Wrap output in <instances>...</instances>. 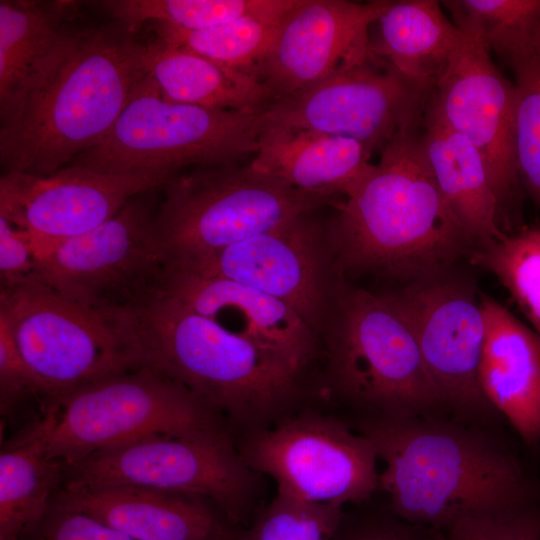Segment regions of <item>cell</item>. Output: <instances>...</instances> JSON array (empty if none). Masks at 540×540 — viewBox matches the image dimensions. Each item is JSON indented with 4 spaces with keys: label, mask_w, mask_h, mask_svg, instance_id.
I'll return each mask as SVG.
<instances>
[{
    "label": "cell",
    "mask_w": 540,
    "mask_h": 540,
    "mask_svg": "<svg viewBox=\"0 0 540 540\" xmlns=\"http://www.w3.org/2000/svg\"><path fill=\"white\" fill-rule=\"evenodd\" d=\"M455 268L389 292L408 320L449 416L493 428L501 416L484 396L479 369L485 323L470 278Z\"/></svg>",
    "instance_id": "4fadbf2b"
},
{
    "label": "cell",
    "mask_w": 540,
    "mask_h": 540,
    "mask_svg": "<svg viewBox=\"0 0 540 540\" xmlns=\"http://www.w3.org/2000/svg\"><path fill=\"white\" fill-rule=\"evenodd\" d=\"M429 102L443 122L480 153L503 216L519 181L514 84L495 67L485 45L466 35Z\"/></svg>",
    "instance_id": "e0dca14e"
},
{
    "label": "cell",
    "mask_w": 540,
    "mask_h": 540,
    "mask_svg": "<svg viewBox=\"0 0 540 540\" xmlns=\"http://www.w3.org/2000/svg\"><path fill=\"white\" fill-rule=\"evenodd\" d=\"M38 262L39 255L31 236L0 217V289L31 279Z\"/></svg>",
    "instance_id": "74e56055"
},
{
    "label": "cell",
    "mask_w": 540,
    "mask_h": 540,
    "mask_svg": "<svg viewBox=\"0 0 540 540\" xmlns=\"http://www.w3.org/2000/svg\"><path fill=\"white\" fill-rule=\"evenodd\" d=\"M423 115L388 142L378 163L337 204L329 242L340 272L410 282L455 268L477 248L434 179Z\"/></svg>",
    "instance_id": "3957f363"
},
{
    "label": "cell",
    "mask_w": 540,
    "mask_h": 540,
    "mask_svg": "<svg viewBox=\"0 0 540 540\" xmlns=\"http://www.w3.org/2000/svg\"><path fill=\"white\" fill-rule=\"evenodd\" d=\"M0 321L39 382L46 407L135 367L106 315L36 279L0 289Z\"/></svg>",
    "instance_id": "30bf717a"
},
{
    "label": "cell",
    "mask_w": 540,
    "mask_h": 540,
    "mask_svg": "<svg viewBox=\"0 0 540 540\" xmlns=\"http://www.w3.org/2000/svg\"><path fill=\"white\" fill-rule=\"evenodd\" d=\"M469 259L500 281L540 336V224L505 232Z\"/></svg>",
    "instance_id": "4dcf8cb0"
},
{
    "label": "cell",
    "mask_w": 540,
    "mask_h": 540,
    "mask_svg": "<svg viewBox=\"0 0 540 540\" xmlns=\"http://www.w3.org/2000/svg\"><path fill=\"white\" fill-rule=\"evenodd\" d=\"M390 3L298 0L284 16L254 77L275 102L368 60L369 28Z\"/></svg>",
    "instance_id": "2e32d148"
},
{
    "label": "cell",
    "mask_w": 540,
    "mask_h": 540,
    "mask_svg": "<svg viewBox=\"0 0 540 540\" xmlns=\"http://www.w3.org/2000/svg\"><path fill=\"white\" fill-rule=\"evenodd\" d=\"M494 52L514 75L519 179L540 208V27Z\"/></svg>",
    "instance_id": "83f0119b"
},
{
    "label": "cell",
    "mask_w": 540,
    "mask_h": 540,
    "mask_svg": "<svg viewBox=\"0 0 540 540\" xmlns=\"http://www.w3.org/2000/svg\"><path fill=\"white\" fill-rule=\"evenodd\" d=\"M141 57L145 75L169 101L248 112L260 111L272 102L252 75L158 38L142 44Z\"/></svg>",
    "instance_id": "d4e9b609"
},
{
    "label": "cell",
    "mask_w": 540,
    "mask_h": 540,
    "mask_svg": "<svg viewBox=\"0 0 540 540\" xmlns=\"http://www.w3.org/2000/svg\"><path fill=\"white\" fill-rule=\"evenodd\" d=\"M237 448L252 471L275 481L278 494L297 500L343 507L378 491L373 444L334 417L292 413L245 434Z\"/></svg>",
    "instance_id": "7c38bea8"
},
{
    "label": "cell",
    "mask_w": 540,
    "mask_h": 540,
    "mask_svg": "<svg viewBox=\"0 0 540 540\" xmlns=\"http://www.w3.org/2000/svg\"><path fill=\"white\" fill-rule=\"evenodd\" d=\"M335 301L327 339L331 392L361 417L449 415L390 294L340 286Z\"/></svg>",
    "instance_id": "5b68a950"
},
{
    "label": "cell",
    "mask_w": 540,
    "mask_h": 540,
    "mask_svg": "<svg viewBox=\"0 0 540 540\" xmlns=\"http://www.w3.org/2000/svg\"><path fill=\"white\" fill-rule=\"evenodd\" d=\"M447 534L449 540H540V503L512 512L467 518Z\"/></svg>",
    "instance_id": "e575fe53"
},
{
    "label": "cell",
    "mask_w": 540,
    "mask_h": 540,
    "mask_svg": "<svg viewBox=\"0 0 540 540\" xmlns=\"http://www.w3.org/2000/svg\"><path fill=\"white\" fill-rule=\"evenodd\" d=\"M385 467L378 490L401 519L448 532L472 517L540 503V486L494 428L449 415L360 417Z\"/></svg>",
    "instance_id": "6da1fadb"
},
{
    "label": "cell",
    "mask_w": 540,
    "mask_h": 540,
    "mask_svg": "<svg viewBox=\"0 0 540 540\" xmlns=\"http://www.w3.org/2000/svg\"><path fill=\"white\" fill-rule=\"evenodd\" d=\"M261 111L172 102L144 75L108 135L71 164L111 174L171 176L188 166L239 164L257 152Z\"/></svg>",
    "instance_id": "52a82bcc"
},
{
    "label": "cell",
    "mask_w": 540,
    "mask_h": 540,
    "mask_svg": "<svg viewBox=\"0 0 540 540\" xmlns=\"http://www.w3.org/2000/svg\"><path fill=\"white\" fill-rule=\"evenodd\" d=\"M132 35L117 22L81 30L46 89L0 128L2 173L50 175L108 135L145 75Z\"/></svg>",
    "instance_id": "277c9868"
},
{
    "label": "cell",
    "mask_w": 540,
    "mask_h": 540,
    "mask_svg": "<svg viewBox=\"0 0 540 540\" xmlns=\"http://www.w3.org/2000/svg\"><path fill=\"white\" fill-rule=\"evenodd\" d=\"M436 0L391 1L377 20L371 52L404 76L434 86L466 35Z\"/></svg>",
    "instance_id": "4316f807"
},
{
    "label": "cell",
    "mask_w": 540,
    "mask_h": 540,
    "mask_svg": "<svg viewBox=\"0 0 540 540\" xmlns=\"http://www.w3.org/2000/svg\"><path fill=\"white\" fill-rule=\"evenodd\" d=\"M160 192L133 197L100 226L51 247L32 278L102 314L157 294L164 269L153 228Z\"/></svg>",
    "instance_id": "8fae6325"
},
{
    "label": "cell",
    "mask_w": 540,
    "mask_h": 540,
    "mask_svg": "<svg viewBox=\"0 0 540 540\" xmlns=\"http://www.w3.org/2000/svg\"><path fill=\"white\" fill-rule=\"evenodd\" d=\"M172 177L111 174L72 164L46 176L2 173L0 217L31 236L40 258L54 245L108 221L133 197L162 188Z\"/></svg>",
    "instance_id": "9a60e30c"
},
{
    "label": "cell",
    "mask_w": 540,
    "mask_h": 540,
    "mask_svg": "<svg viewBox=\"0 0 540 540\" xmlns=\"http://www.w3.org/2000/svg\"><path fill=\"white\" fill-rule=\"evenodd\" d=\"M294 6L244 16L198 31L179 30L158 24L155 28L158 39L167 44L197 53L254 77V71L271 47L284 16Z\"/></svg>",
    "instance_id": "f1b7e54d"
},
{
    "label": "cell",
    "mask_w": 540,
    "mask_h": 540,
    "mask_svg": "<svg viewBox=\"0 0 540 540\" xmlns=\"http://www.w3.org/2000/svg\"><path fill=\"white\" fill-rule=\"evenodd\" d=\"M453 23L485 47L500 46L540 27V0H445Z\"/></svg>",
    "instance_id": "1f68e13d"
},
{
    "label": "cell",
    "mask_w": 540,
    "mask_h": 540,
    "mask_svg": "<svg viewBox=\"0 0 540 540\" xmlns=\"http://www.w3.org/2000/svg\"><path fill=\"white\" fill-rule=\"evenodd\" d=\"M54 499L137 540H243L209 500L132 486L60 488Z\"/></svg>",
    "instance_id": "44dd1931"
},
{
    "label": "cell",
    "mask_w": 540,
    "mask_h": 540,
    "mask_svg": "<svg viewBox=\"0 0 540 540\" xmlns=\"http://www.w3.org/2000/svg\"><path fill=\"white\" fill-rule=\"evenodd\" d=\"M135 367L178 382L246 434L292 414L305 367L234 334L174 297L157 294L106 313Z\"/></svg>",
    "instance_id": "7a4b0ae2"
},
{
    "label": "cell",
    "mask_w": 540,
    "mask_h": 540,
    "mask_svg": "<svg viewBox=\"0 0 540 540\" xmlns=\"http://www.w3.org/2000/svg\"><path fill=\"white\" fill-rule=\"evenodd\" d=\"M58 404L45 408L28 431L0 453V540H21L47 511L60 489L66 466L47 453Z\"/></svg>",
    "instance_id": "484cf974"
},
{
    "label": "cell",
    "mask_w": 540,
    "mask_h": 540,
    "mask_svg": "<svg viewBox=\"0 0 540 540\" xmlns=\"http://www.w3.org/2000/svg\"><path fill=\"white\" fill-rule=\"evenodd\" d=\"M480 304L482 392L525 444L534 446L540 442V336L492 297L480 294Z\"/></svg>",
    "instance_id": "7402d4cb"
},
{
    "label": "cell",
    "mask_w": 540,
    "mask_h": 540,
    "mask_svg": "<svg viewBox=\"0 0 540 540\" xmlns=\"http://www.w3.org/2000/svg\"><path fill=\"white\" fill-rule=\"evenodd\" d=\"M434 86L410 79L374 55L265 106L261 126L280 125L358 141L381 152L420 118Z\"/></svg>",
    "instance_id": "5bb4252c"
},
{
    "label": "cell",
    "mask_w": 540,
    "mask_h": 540,
    "mask_svg": "<svg viewBox=\"0 0 540 540\" xmlns=\"http://www.w3.org/2000/svg\"><path fill=\"white\" fill-rule=\"evenodd\" d=\"M255 472L229 429L153 436L97 452L66 469L60 488L132 486L212 502L235 526L249 518Z\"/></svg>",
    "instance_id": "9c48e42d"
},
{
    "label": "cell",
    "mask_w": 540,
    "mask_h": 540,
    "mask_svg": "<svg viewBox=\"0 0 540 540\" xmlns=\"http://www.w3.org/2000/svg\"><path fill=\"white\" fill-rule=\"evenodd\" d=\"M423 141L441 194L477 248L502 237L501 208L480 153L443 122L429 99L423 115Z\"/></svg>",
    "instance_id": "cb8c5ba5"
},
{
    "label": "cell",
    "mask_w": 540,
    "mask_h": 540,
    "mask_svg": "<svg viewBox=\"0 0 540 540\" xmlns=\"http://www.w3.org/2000/svg\"><path fill=\"white\" fill-rule=\"evenodd\" d=\"M335 540H449V537L441 529L405 521L386 507L352 518L344 516Z\"/></svg>",
    "instance_id": "d590c367"
},
{
    "label": "cell",
    "mask_w": 540,
    "mask_h": 540,
    "mask_svg": "<svg viewBox=\"0 0 540 540\" xmlns=\"http://www.w3.org/2000/svg\"><path fill=\"white\" fill-rule=\"evenodd\" d=\"M57 404L47 453L66 467L148 437L230 429L184 386L143 366L88 384Z\"/></svg>",
    "instance_id": "ba28073f"
},
{
    "label": "cell",
    "mask_w": 540,
    "mask_h": 540,
    "mask_svg": "<svg viewBox=\"0 0 540 540\" xmlns=\"http://www.w3.org/2000/svg\"><path fill=\"white\" fill-rule=\"evenodd\" d=\"M297 0H103L97 5L133 33L148 21L198 31L253 14L291 8Z\"/></svg>",
    "instance_id": "f546056e"
},
{
    "label": "cell",
    "mask_w": 540,
    "mask_h": 540,
    "mask_svg": "<svg viewBox=\"0 0 540 540\" xmlns=\"http://www.w3.org/2000/svg\"><path fill=\"white\" fill-rule=\"evenodd\" d=\"M319 244L317 228L306 216L185 265L170 267L253 288L292 308L317 333L326 301Z\"/></svg>",
    "instance_id": "ac0fdd59"
},
{
    "label": "cell",
    "mask_w": 540,
    "mask_h": 540,
    "mask_svg": "<svg viewBox=\"0 0 540 540\" xmlns=\"http://www.w3.org/2000/svg\"><path fill=\"white\" fill-rule=\"evenodd\" d=\"M343 507L276 496L252 520L243 540H335Z\"/></svg>",
    "instance_id": "d6a6232c"
},
{
    "label": "cell",
    "mask_w": 540,
    "mask_h": 540,
    "mask_svg": "<svg viewBox=\"0 0 540 540\" xmlns=\"http://www.w3.org/2000/svg\"><path fill=\"white\" fill-rule=\"evenodd\" d=\"M21 540H137L54 498L42 518Z\"/></svg>",
    "instance_id": "836d02e7"
},
{
    "label": "cell",
    "mask_w": 540,
    "mask_h": 540,
    "mask_svg": "<svg viewBox=\"0 0 540 540\" xmlns=\"http://www.w3.org/2000/svg\"><path fill=\"white\" fill-rule=\"evenodd\" d=\"M74 1H0V128L41 95L81 30L69 25Z\"/></svg>",
    "instance_id": "d6986e66"
},
{
    "label": "cell",
    "mask_w": 540,
    "mask_h": 540,
    "mask_svg": "<svg viewBox=\"0 0 540 540\" xmlns=\"http://www.w3.org/2000/svg\"><path fill=\"white\" fill-rule=\"evenodd\" d=\"M159 292L303 367L316 354V332L292 308L246 285L164 265Z\"/></svg>",
    "instance_id": "ffe728a7"
},
{
    "label": "cell",
    "mask_w": 540,
    "mask_h": 540,
    "mask_svg": "<svg viewBox=\"0 0 540 540\" xmlns=\"http://www.w3.org/2000/svg\"><path fill=\"white\" fill-rule=\"evenodd\" d=\"M44 402L42 388L22 358L8 328L0 321V409L8 416L26 397Z\"/></svg>",
    "instance_id": "8d00e7d4"
},
{
    "label": "cell",
    "mask_w": 540,
    "mask_h": 540,
    "mask_svg": "<svg viewBox=\"0 0 540 540\" xmlns=\"http://www.w3.org/2000/svg\"><path fill=\"white\" fill-rule=\"evenodd\" d=\"M371 153L353 139L280 125H263L249 165L295 189L346 197L372 167Z\"/></svg>",
    "instance_id": "603a6c76"
},
{
    "label": "cell",
    "mask_w": 540,
    "mask_h": 540,
    "mask_svg": "<svg viewBox=\"0 0 540 540\" xmlns=\"http://www.w3.org/2000/svg\"><path fill=\"white\" fill-rule=\"evenodd\" d=\"M160 194L153 228L169 266L185 265L335 204L249 164L194 167L173 176Z\"/></svg>",
    "instance_id": "8992f818"
}]
</instances>
